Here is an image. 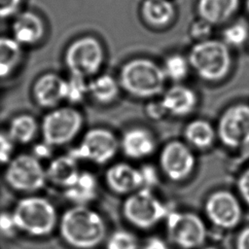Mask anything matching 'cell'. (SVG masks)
<instances>
[{"instance_id": "cell-27", "label": "cell", "mask_w": 249, "mask_h": 249, "mask_svg": "<svg viewBox=\"0 0 249 249\" xmlns=\"http://www.w3.org/2000/svg\"><path fill=\"white\" fill-rule=\"evenodd\" d=\"M190 67L188 58L179 53H172L164 59L162 70L166 79L179 82L188 76Z\"/></svg>"}, {"instance_id": "cell-17", "label": "cell", "mask_w": 249, "mask_h": 249, "mask_svg": "<svg viewBox=\"0 0 249 249\" xmlns=\"http://www.w3.org/2000/svg\"><path fill=\"white\" fill-rule=\"evenodd\" d=\"M160 101L166 113L183 117L195 110L197 96L192 89L183 85H175L164 92Z\"/></svg>"}, {"instance_id": "cell-22", "label": "cell", "mask_w": 249, "mask_h": 249, "mask_svg": "<svg viewBox=\"0 0 249 249\" xmlns=\"http://www.w3.org/2000/svg\"><path fill=\"white\" fill-rule=\"evenodd\" d=\"M64 190L65 197L75 205H87L96 197L97 180L92 173L82 171L76 181Z\"/></svg>"}, {"instance_id": "cell-40", "label": "cell", "mask_w": 249, "mask_h": 249, "mask_svg": "<svg viewBox=\"0 0 249 249\" xmlns=\"http://www.w3.org/2000/svg\"><path fill=\"white\" fill-rule=\"evenodd\" d=\"M236 249H249V227L243 229L236 238Z\"/></svg>"}, {"instance_id": "cell-23", "label": "cell", "mask_w": 249, "mask_h": 249, "mask_svg": "<svg viewBox=\"0 0 249 249\" xmlns=\"http://www.w3.org/2000/svg\"><path fill=\"white\" fill-rule=\"evenodd\" d=\"M22 46L12 36H0V79L9 77L22 59Z\"/></svg>"}, {"instance_id": "cell-39", "label": "cell", "mask_w": 249, "mask_h": 249, "mask_svg": "<svg viewBox=\"0 0 249 249\" xmlns=\"http://www.w3.org/2000/svg\"><path fill=\"white\" fill-rule=\"evenodd\" d=\"M142 249H169V247L163 239L158 236H153L146 241Z\"/></svg>"}, {"instance_id": "cell-25", "label": "cell", "mask_w": 249, "mask_h": 249, "mask_svg": "<svg viewBox=\"0 0 249 249\" xmlns=\"http://www.w3.org/2000/svg\"><path fill=\"white\" fill-rule=\"evenodd\" d=\"M184 134L190 145L204 150L213 144L216 132L209 122L198 119L192 121L187 124Z\"/></svg>"}, {"instance_id": "cell-34", "label": "cell", "mask_w": 249, "mask_h": 249, "mask_svg": "<svg viewBox=\"0 0 249 249\" xmlns=\"http://www.w3.org/2000/svg\"><path fill=\"white\" fill-rule=\"evenodd\" d=\"M142 178V188L152 189L159 183V175L154 165L145 164L139 168Z\"/></svg>"}, {"instance_id": "cell-12", "label": "cell", "mask_w": 249, "mask_h": 249, "mask_svg": "<svg viewBox=\"0 0 249 249\" xmlns=\"http://www.w3.org/2000/svg\"><path fill=\"white\" fill-rule=\"evenodd\" d=\"M196 159L189 146L181 141L168 142L160 155L162 172L172 181L180 182L193 172Z\"/></svg>"}, {"instance_id": "cell-8", "label": "cell", "mask_w": 249, "mask_h": 249, "mask_svg": "<svg viewBox=\"0 0 249 249\" xmlns=\"http://www.w3.org/2000/svg\"><path fill=\"white\" fill-rule=\"evenodd\" d=\"M83 125L82 114L69 106L54 108L42 120L43 141L50 146H62L71 142Z\"/></svg>"}, {"instance_id": "cell-36", "label": "cell", "mask_w": 249, "mask_h": 249, "mask_svg": "<svg viewBox=\"0 0 249 249\" xmlns=\"http://www.w3.org/2000/svg\"><path fill=\"white\" fill-rule=\"evenodd\" d=\"M237 188L243 199L249 204V168L239 176Z\"/></svg>"}, {"instance_id": "cell-5", "label": "cell", "mask_w": 249, "mask_h": 249, "mask_svg": "<svg viewBox=\"0 0 249 249\" xmlns=\"http://www.w3.org/2000/svg\"><path fill=\"white\" fill-rule=\"evenodd\" d=\"M123 213L131 225L147 230L165 219L169 212L151 189L141 188L130 194L124 200Z\"/></svg>"}, {"instance_id": "cell-6", "label": "cell", "mask_w": 249, "mask_h": 249, "mask_svg": "<svg viewBox=\"0 0 249 249\" xmlns=\"http://www.w3.org/2000/svg\"><path fill=\"white\" fill-rule=\"evenodd\" d=\"M104 49L92 36L74 40L66 49L64 62L71 75L87 78L96 74L104 61Z\"/></svg>"}, {"instance_id": "cell-41", "label": "cell", "mask_w": 249, "mask_h": 249, "mask_svg": "<svg viewBox=\"0 0 249 249\" xmlns=\"http://www.w3.org/2000/svg\"><path fill=\"white\" fill-rule=\"evenodd\" d=\"M246 7H247V9L249 11V0H246Z\"/></svg>"}, {"instance_id": "cell-3", "label": "cell", "mask_w": 249, "mask_h": 249, "mask_svg": "<svg viewBox=\"0 0 249 249\" xmlns=\"http://www.w3.org/2000/svg\"><path fill=\"white\" fill-rule=\"evenodd\" d=\"M165 80L162 67L149 58L137 57L123 65L119 84L134 97L149 98L163 91Z\"/></svg>"}, {"instance_id": "cell-2", "label": "cell", "mask_w": 249, "mask_h": 249, "mask_svg": "<svg viewBox=\"0 0 249 249\" xmlns=\"http://www.w3.org/2000/svg\"><path fill=\"white\" fill-rule=\"evenodd\" d=\"M12 212L18 231L32 237L48 236L58 224L54 205L43 196H24L16 203Z\"/></svg>"}, {"instance_id": "cell-31", "label": "cell", "mask_w": 249, "mask_h": 249, "mask_svg": "<svg viewBox=\"0 0 249 249\" xmlns=\"http://www.w3.org/2000/svg\"><path fill=\"white\" fill-rule=\"evenodd\" d=\"M18 231L13 212H0V233L7 237L14 236Z\"/></svg>"}, {"instance_id": "cell-13", "label": "cell", "mask_w": 249, "mask_h": 249, "mask_svg": "<svg viewBox=\"0 0 249 249\" xmlns=\"http://www.w3.org/2000/svg\"><path fill=\"white\" fill-rule=\"evenodd\" d=\"M204 210L212 224L226 230L236 227L242 215L237 198L231 192L225 190L211 194L206 199Z\"/></svg>"}, {"instance_id": "cell-9", "label": "cell", "mask_w": 249, "mask_h": 249, "mask_svg": "<svg viewBox=\"0 0 249 249\" xmlns=\"http://www.w3.org/2000/svg\"><path fill=\"white\" fill-rule=\"evenodd\" d=\"M119 146L120 143L112 131L95 127L87 131L81 143L68 154L77 160H84L103 164L115 157Z\"/></svg>"}, {"instance_id": "cell-10", "label": "cell", "mask_w": 249, "mask_h": 249, "mask_svg": "<svg viewBox=\"0 0 249 249\" xmlns=\"http://www.w3.org/2000/svg\"><path fill=\"white\" fill-rule=\"evenodd\" d=\"M166 231L170 240L183 249L201 246L206 238L202 219L193 212H169L166 216Z\"/></svg>"}, {"instance_id": "cell-42", "label": "cell", "mask_w": 249, "mask_h": 249, "mask_svg": "<svg viewBox=\"0 0 249 249\" xmlns=\"http://www.w3.org/2000/svg\"><path fill=\"white\" fill-rule=\"evenodd\" d=\"M204 249H216V248H214V247H206Z\"/></svg>"}, {"instance_id": "cell-33", "label": "cell", "mask_w": 249, "mask_h": 249, "mask_svg": "<svg viewBox=\"0 0 249 249\" xmlns=\"http://www.w3.org/2000/svg\"><path fill=\"white\" fill-rule=\"evenodd\" d=\"M14 144L7 133L0 131V165L7 164L13 158Z\"/></svg>"}, {"instance_id": "cell-7", "label": "cell", "mask_w": 249, "mask_h": 249, "mask_svg": "<svg viewBox=\"0 0 249 249\" xmlns=\"http://www.w3.org/2000/svg\"><path fill=\"white\" fill-rule=\"evenodd\" d=\"M6 183L14 191L33 193L44 188L46 168L32 154H19L11 159L5 170Z\"/></svg>"}, {"instance_id": "cell-16", "label": "cell", "mask_w": 249, "mask_h": 249, "mask_svg": "<svg viewBox=\"0 0 249 249\" xmlns=\"http://www.w3.org/2000/svg\"><path fill=\"white\" fill-rule=\"evenodd\" d=\"M108 187L116 194H132L142 188L140 170L125 162L115 163L105 174Z\"/></svg>"}, {"instance_id": "cell-28", "label": "cell", "mask_w": 249, "mask_h": 249, "mask_svg": "<svg viewBox=\"0 0 249 249\" xmlns=\"http://www.w3.org/2000/svg\"><path fill=\"white\" fill-rule=\"evenodd\" d=\"M223 42L228 47H240L249 36V29L246 23L237 21L228 25L223 31Z\"/></svg>"}, {"instance_id": "cell-38", "label": "cell", "mask_w": 249, "mask_h": 249, "mask_svg": "<svg viewBox=\"0 0 249 249\" xmlns=\"http://www.w3.org/2000/svg\"><path fill=\"white\" fill-rule=\"evenodd\" d=\"M52 146H50L49 144H47L46 142H42L39 144H36L33 148V152L32 155L37 158L39 160H43V159H48L51 157L52 154Z\"/></svg>"}, {"instance_id": "cell-21", "label": "cell", "mask_w": 249, "mask_h": 249, "mask_svg": "<svg viewBox=\"0 0 249 249\" xmlns=\"http://www.w3.org/2000/svg\"><path fill=\"white\" fill-rule=\"evenodd\" d=\"M144 21L153 27H164L175 17V7L170 0H144L141 4Z\"/></svg>"}, {"instance_id": "cell-1", "label": "cell", "mask_w": 249, "mask_h": 249, "mask_svg": "<svg viewBox=\"0 0 249 249\" xmlns=\"http://www.w3.org/2000/svg\"><path fill=\"white\" fill-rule=\"evenodd\" d=\"M63 241L76 249H92L106 235V226L101 215L86 205H75L62 214L58 221Z\"/></svg>"}, {"instance_id": "cell-32", "label": "cell", "mask_w": 249, "mask_h": 249, "mask_svg": "<svg viewBox=\"0 0 249 249\" xmlns=\"http://www.w3.org/2000/svg\"><path fill=\"white\" fill-rule=\"evenodd\" d=\"M212 27L213 25H211L210 23H208L207 21L198 18V20L195 21L192 25H191V35L198 41H203V40H207L209 39V36L212 32Z\"/></svg>"}, {"instance_id": "cell-14", "label": "cell", "mask_w": 249, "mask_h": 249, "mask_svg": "<svg viewBox=\"0 0 249 249\" xmlns=\"http://www.w3.org/2000/svg\"><path fill=\"white\" fill-rule=\"evenodd\" d=\"M12 37L22 47L33 46L39 43L45 35V23L42 18L32 12H18L11 26Z\"/></svg>"}, {"instance_id": "cell-11", "label": "cell", "mask_w": 249, "mask_h": 249, "mask_svg": "<svg viewBox=\"0 0 249 249\" xmlns=\"http://www.w3.org/2000/svg\"><path fill=\"white\" fill-rule=\"evenodd\" d=\"M217 133L227 147L235 149L249 145V105L228 108L219 120Z\"/></svg>"}, {"instance_id": "cell-18", "label": "cell", "mask_w": 249, "mask_h": 249, "mask_svg": "<svg viewBox=\"0 0 249 249\" xmlns=\"http://www.w3.org/2000/svg\"><path fill=\"white\" fill-rule=\"evenodd\" d=\"M121 148L126 157L140 160L154 152L156 141L149 130L134 127L124 132L121 140Z\"/></svg>"}, {"instance_id": "cell-15", "label": "cell", "mask_w": 249, "mask_h": 249, "mask_svg": "<svg viewBox=\"0 0 249 249\" xmlns=\"http://www.w3.org/2000/svg\"><path fill=\"white\" fill-rule=\"evenodd\" d=\"M66 80L59 75L48 72L41 75L33 84L32 96L43 108H54L65 99Z\"/></svg>"}, {"instance_id": "cell-29", "label": "cell", "mask_w": 249, "mask_h": 249, "mask_svg": "<svg viewBox=\"0 0 249 249\" xmlns=\"http://www.w3.org/2000/svg\"><path fill=\"white\" fill-rule=\"evenodd\" d=\"M89 83L86 79L80 76L70 75L69 79L66 80L65 87V99L70 103H79L89 93Z\"/></svg>"}, {"instance_id": "cell-4", "label": "cell", "mask_w": 249, "mask_h": 249, "mask_svg": "<svg viewBox=\"0 0 249 249\" xmlns=\"http://www.w3.org/2000/svg\"><path fill=\"white\" fill-rule=\"evenodd\" d=\"M190 66L204 81L219 82L230 72L231 57L229 47L219 40L196 42L188 56Z\"/></svg>"}, {"instance_id": "cell-20", "label": "cell", "mask_w": 249, "mask_h": 249, "mask_svg": "<svg viewBox=\"0 0 249 249\" xmlns=\"http://www.w3.org/2000/svg\"><path fill=\"white\" fill-rule=\"evenodd\" d=\"M238 5L239 0H197L196 11L199 18L214 26L231 18Z\"/></svg>"}, {"instance_id": "cell-35", "label": "cell", "mask_w": 249, "mask_h": 249, "mask_svg": "<svg viewBox=\"0 0 249 249\" xmlns=\"http://www.w3.org/2000/svg\"><path fill=\"white\" fill-rule=\"evenodd\" d=\"M23 0H0V19L15 17L21 7Z\"/></svg>"}, {"instance_id": "cell-24", "label": "cell", "mask_w": 249, "mask_h": 249, "mask_svg": "<svg viewBox=\"0 0 249 249\" xmlns=\"http://www.w3.org/2000/svg\"><path fill=\"white\" fill-rule=\"evenodd\" d=\"M38 128V123L32 115L19 114L11 120L7 134L15 144L24 145L33 141Z\"/></svg>"}, {"instance_id": "cell-30", "label": "cell", "mask_w": 249, "mask_h": 249, "mask_svg": "<svg viewBox=\"0 0 249 249\" xmlns=\"http://www.w3.org/2000/svg\"><path fill=\"white\" fill-rule=\"evenodd\" d=\"M106 249H138V240L132 232L118 230L108 237Z\"/></svg>"}, {"instance_id": "cell-26", "label": "cell", "mask_w": 249, "mask_h": 249, "mask_svg": "<svg viewBox=\"0 0 249 249\" xmlns=\"http://www.w3.org/2000/svg\"><path fill=\"white\" fill-rule=\"evenodd\" d=\"M89 93L91 97L101 104L113 102L119 94L120 84L110 75H99L89 84Z\"/></svg>"}, {"instance_id": "cell-37", "label": "cell", "mask_w": 249, "mask_h": 249, "mask_svg": "<svg viewBox=\"0 0 249 249\" xmlns=\"http://www.w3.org/2000/svg\"><path fill=\"white\" fill-rule=\"evenodd\" d=\"M146 113L150 118L155 119V120H159L161 117H163L165 114H167L163 105H162V103H161V101L150 103L147 106Z\"/></svg>"}, {"instance_id": "cell-19", "label": "cell", "mask_w": 249, "mask_h": 249, "mask_svg": "<svg viewBox=\"0 0 249 249\" xmlns=\"http://www.w3.org/2000/svg\"><path fill=\"white\" fill-rule=\"evenodd\" d=\"M80 172L78 160L69 154L52 160L46 168L47 180L64 189L76 181Z\"/></svg>"}]
</instances>
